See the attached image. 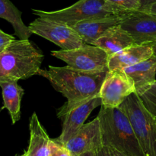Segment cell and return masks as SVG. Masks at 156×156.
Segmentation results:
<instances>
[{
	"mask_svg": "<svg viewBox=\"0 0 156 156\" xmlns=\"http://www.w3.org/2000/svg\"><path fill=\"white\" fill-rule=\"evenodd\" d=\"M108 70L89 73L68 65H50L47 70L40 69L37 75L48 80L52 87L66 98V102L57 110V117L62 119L69 111L99 94Z\"/></svg>",
	"mask_w": 156,
	"mask_h": 156,
	"instance_id": "6da1fadb",
	"label": "cell"
},
{
	"mask_svg": "<svg viewBox=\"0 0 156 156\" xmlns=\"http://www.w3.org/2000/svg\"><path fill=\"white\" fill-rule=\"evenodd\" d=\"M98 117L100 120L102 145L126 156H146L121 105L113 109L101 107Z\"/></svg>",
	"mask_w": 156,
	"mask_h": 156,
	"instance_id": "7a4b0ae2",
	"label": "cell"
},
{
	"mask_svg": "<svg viewBox=\"0 0 156 156\" xmlns=\"http://www.w3.org/2000/svg\"><path fill=\"white\" fill-rule=\"evenodd\" d=\"M44 54L29 39L14 40L0 53V76L27 80L37 75Z\"/></svg>",
	"mask_w": 156,
	"mask_h": 156,
	"instance_id": "3957f363",
	"label": "cell"
},
{
	"mask_svg": "<svg viewBox=\"0 0 156 156\" xmlns=\"http://www.w3.org/2000/svg\"><path fill=\"white\" fill-rule=\"evenodd\" d=\"M32 12L39 18L59 21L69 26L91 18L126 14L106 0H79L75 4L59 10L32 9Z\"/></svg>",
	"mask_w": 156,
	"mask_h": 156,
	"instance_id": "277c9868",
	"label": "cell"
},
{
	"mask_svg": "<svg viewBox=\"0 0 156 156\" xmlns=\"http://www.w3.org/2000/svg\"><path fill=\"white\" fill-rule=\"evenodd\" d=\"M146 156H156V119L146 110L136 93L121 104Z\"/></svg>",
	"mask_w": 156,
	"mask_h": 156,
	"instance_id": "5b68a950",
	"label": "cell"
},
{
	"mask_svg": "<svg viewBox=\"0 0 156 156\" xmlns=\"http://www.w3.org/2000/svg\"><path fill=\"white\" fill-rule=\"evenodd\" d=\"M51 55L78 70L93 73L109 70V56L101 48L92 44H84L72 50H52Z\"/></svg>",
	"mask_w": 156,
	"mask_h": 156,
	"instance_id": "8992f818",
	"label": "cell"
},
{
	"mask_svg": "<svg viewBox=\"0 0 156 156\" xmlns=\"http://www.w3.org/2000/svg\"><path fill=\"white\" fill-rule=\"evenodd\" d=\"M28 28L32 34L54 43L62 50H72L85 44L71 26L59 21L38 17L30 23Z\"/></svg>",
	"mask_w": 156,
	"mask_h": 156,
	"instance_id": "52a82bcc",
	"label": "cell"
},
{
	"mask_svg": "<svg viewBox=\"0 0 156 156\" xmlns=\"http://www.w3.org/2000/svg\"><path fill=\"white\" fill-rule=\"evenodd\" d=\"M135 92L134 82L123 70H108L99 93L101 106L106 109L119 107Z\"/></svg>",
	"mask_w": 156,
	"mask_h": 156,
	"instance_id": "ba28073f",
	"label": "cell"
},
{
	"mask_svg": "<svg viewBox=\"0 0 156 156\" xmlns=\"http://www.w3.org/2000/svg\"><path fill=\"white\" fill-rule=\"evenodd\" d=\"M120 26L138 45L156 41V15L137 10L123 15Z\"/></svg>",
	"mask_w": 156,
	"mask_h": 156,
	"instance_id": "9c48e42d",
	"label": "cell"
},
{
	"mask_svg": "<svg viewBox=\"0 0 156 156\" xmlns=\"http://www.w3.org/2000/svg\"><path fill=\"white\" fill-rule=\"evenodd\" d=\"M100 106H101V99L98 94L88 102L69 111L61 119L62 121V132L59 137L55 139L62 145L66 143L85 123L91 112Z\"/></svg>",
	"mask_w": 156,
	"mask_h": 156,
	"instance_id": "30bf717a",
	"label": "cell"
},
{
	"mask_svg": "<svg viewBox=\"0 0 156 156\" xmlns=\"http://www.w3.org/2000/svg\"><path fill=\"white\" fill-rule=\"evenodd\" d=\"M71 153L76 156L91 151H97L102 145L101 132L99 118L85 123L68 142L64 144Z\"/></svg>",
	"mask_w": 156,
	"mask_h": 156,
	"instance_id": "8fae6325",
	"label": "cell"
},
{
	"mask_svg": "<svg viewBox=\"0 0 156 156\" xmlns=\"http://www.w3.org/2000/svg\"><path fill=\"white\" fill-rule=\"evenodd\" d=\"M123 15L91 18L76 23L71 27L79 34L85 44H93L110 28L120 24Z\"/></svg>",
	"mask_w": 156,
	"mask_h": 156,
	"instance_id": "7c38bea8",
	"label": "cell"
},
{
	"mask_svg": "<svg viewBox=\"0 0 156 156\" xmlns=\"http://www.w3.org/2000/svg\"><path fill=\"white\" fill-rule=\"evenodd\" d=\"M154 54L151 44L130 46L108 58L109 70H123L139 62L147 60Z\"/></svg>",
	"mask_w": 156,
	"mask_h": 156,
	"instance_id": "4fadbf2b",
	"label": "cell"
},
{
	"mask_svg": "<svg viewBox=\"0 0 156 156\" xmlns=\"http://www.w3.org/2000/svg\"><path fill=\"white\" fill-rule=\"evenodd\" d=\"M18 80L0 76V87L4 101L3 109L9 111L12 124H15L21 118V102L24 90L18 84Z\"/></svg>",
	"mask_w": 156,
	"mask_h": 156,
	"instance_id": "5bb4252c",
	"label": "cell"
},
{
	"mask_svg": "<svg viewBox=\"0 0 156 156\" xmlns=\"http://www.w3.org/2000/svg\"><path fill=\"white\" fill-rule=\"evenodd\" d=\"M135 44H136L131 35L118 24L110 28L100 38L94 41L92 45L99 47L111 57Z\"/></svg>",
	"mask_w": 156,
	"mask_h": 156,
	"instance_id": "9a60e30c",
	"label": "cell"
},
{
	"mask_svg": "<svg viewBox=\"0 0 156 156\" xmlns=\"http://www.w3.org/2000/svg\"><path fill=\"white\" fill-rule=\"evenodd\" d=\"M30 140L27 150L24 156H48L50 137L47 131L38 119L37 115L34 113L29 122Z\"/></svg>",
	"mask_w": 156,
	"mask_h": 156,
	"instance_id": "2e32d148",
	"label": "cell"
},
{
	"mask_svg": "<svg viewBox=\"0 0 156 156\" xmlns=\"http://www.w3.org/2000/svg\"><path fill=\"white\" fill-rule=\"evenodd\" d=\"M123 71L133 80L137 93L156 81V55L126 67Z\"/></svg>",
	"mask_w": 156,
	"mask_h": 156,
	"instance_id": "e0dca14e",
	"label": "cell"
},
{
	"mask_svg": "<svg viewBox=\"0 0 156 156\" xmlns=\"http://www.w3.org/2000/svg\"><path fill=\"white\" fill-rule=\"evenodd\" d=\"M21 12L10 1L0 0V18L9 21L15 30V35L20 40L29 39L32 33L21 18Z\"/></svg>",
	"mask_w": 156,
	"mask_h": 156,
	"instance_id": "ac0fdd59",
	"label": "cell"
},
{
	"mask_svg": "<svg viewBox=\"0 0 156 156\" xmlns=\"http://www.w3.org/2000/svg\"><path fill=\"white\" fill-rule=\"evenodd\" d=\"M136 93L146 110L156 119V81Z\"/></svg>",
	"mask_w": 156,
	"mask_h": 156,
	"instance_id": "d6986e66",
	"label": "cell"
},
{
	"mask_svg": "<svg viewBox=\"0 0 156 156\" xmlns=\"http://www.w3.org/2000/svg\"><path fill=\"white\" fill-rule=\"evenodd\" d=\"M125 13L140 9V0H106Z\"/></svg>",
	"mask_w": 156,
	"mask_h": 156,
	"instance_id": "ffe728a7",
	"label": "cell"
},
{
	"mask_svg": "<svg viewBox=\"0 0 156 156\" xmlns=\"http://www.w3.org/2000/svg\"><path fill=\"white\" fill-rule=\"evenodd\" d=\"M48 156H72L68 148L55 139H50L49 142Z\"/></svg>",
	"mask_w": 156,
	"mask_h": 156,
	"instance_id": "44dd1931",
	"label": "cell"
},
{
	"mask_svg": "<svg viewBox=\"0 0 156 156\" xmlns=\"http://www.w3.org/2000/svg\"><path fill=\"white\" fill-rule=\"evenodd\" d=\"M14 40H15V38L13 35L5 33L0 29V53L2 52Z\"/></svg>",
	"mask_w": 156,
	"mask_h": 156,
	"instance_id": "7402d4cb",
	"label": "cell"
},
{
	"mask_svg": "<svg viewBox=\"0 0 156 156\" xmlns=\"http://www.w3.org/2000/svg\"><path fill=\"white\" fill-rule=\"evenodd\" d=\"M97 156H111L108 147L102 145L97 150Z\"/></svg>",
	"mask_w": 156,
	"mask_h": 156,
	"instance_id": "603a6c76",
	"label": "cell"
},
{
	"mask_svg": "<svg viewBox=\"0 0 156 156\" xmlns=\"http://www.w3.org/2000/svg\"><path fill=\"white\" fill-rule=\"evenodd\" d=\"M140 11H143V12H147V13L152 14V15H156V3L150 5V6H147V7L144 8L143 9H140Z\"/></svg>",
	"mask_w": 156,
	"mask_h": 156,
	"instance_id": "cb8c5ba5",
	"label": "cell"
},
{
	"mask_svg": "<svg viewBox=\"0 0 156 156\" xmlns=\"http://www.w3.org/2000/svg\"><path fill=\"white\" fill-rule=\"evenodd\" d=\"M140 9H143L144 8L147 7V6H150V5L156 3V0H140Z\"/></svg>",
	"mask_w": 156,
	"mask_h": 156,
	"instance_id": "d4e9b609",
	"label": "cell"
},
{
	"mask_svg": "<svg viewBox=\"0 0 156 156\" xmlns=\"http://www.w3.org/2000/svg\"><path fill=\"white\" fill-rule=\"evenodd\" d=\"M108 148H109V151H110V152H111V156H126V155H124L123 154H122V153H120V151L114 149V148H109V147H108Z\"/></svg>",
	"mask_w": 156,
	"mask_h": 156,
	"instance_id": "484cf974",
	"label": "cell"
},
{
	"mask_svg": "<svg viewBox=\"0 0 156 156\" xmlns=\"http://www.w3.org/2000/svg\"><path fill=\"white\" fill-rule=\"evenodd\" d=\"M76 156H97V151H87V152L82 153V154H79V155Z\"/></svg>",
	"mask_w": 156,
	"mask_h": 156,
	"instance_id": "4316f807",
	"label": "cell"
},
{
	"mask_svg": "<svg viewBox=\"0 0 156 156\" xmlns=\"http://www.w3.org/2000/svg\"><path fill=\"white\" fill-rule=\"evenodd\" d=\"M151 45H152V49H153L154 54H155V55H156V41H155V42L152 43V44H151Z\"/></svg>",
	"mask_w": 156,
	"mask_h": 156,
	"instance_id": "83f0119b",
	"label": "cell"
},
{
	"mask_svg": "<svg viewBox=\"0 0 156 156\" xmlns=\"http://www.w3.org/2000/svg\"><path fill=\"white\" fill-rule=\"evenodd\" d=\"M17 156H24V154H21V155H17Z\"/></svg>",
	"mask_w": 156,
	"mask_h": 156,
	"instance_id": "f1b7e54d",
	"label": "cell"
}]
</instances>
